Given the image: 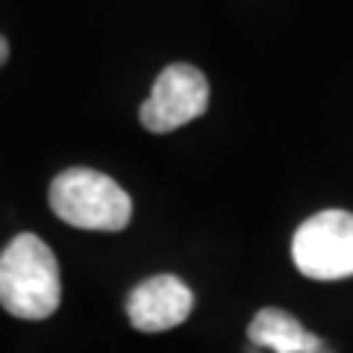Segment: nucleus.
Masks as SVG:
<instances>
[{"instance_id": "20e7f679", "label": "nucleus", "mask_w": 353, "mask_h": 353, "mask_svg": "<svg viewBox=\"0 0 353 353\" xmlns=\"http://www.w3.org/2000/svg\"><path fill=\"white\" fill-rule=\"evenodd\" d=\"M209 106V80L189 62L168 65L150 88V97L139 109V118L150 132H174L201 118Z\"/></svg>"}, {"instance_id": "f257e3e1", "label": "nucleus", "mask_w": 353, "mask_h": 353, "mask_svg": "<svg viewBox=\"0 0 353 353\" xmlns=\"http://www.w3.org/2000/svg\"><path fill=\"white\" fill-rule=\"evenodd\" d=\"M62 280L53 250L39 236L21 233L0 253V303L9 315L41 321L59 309Z\"/></svg>"}, {"instance_id": "f03ea898", "label": "nucleus", "mask_w": 353, "mask_h": 353, "mask_svg": "<svg viewBox=\"0 0 353 353\" xmlns=\"http://www.w3.org/2000/svg\"><path fill=\"white\" fill-rule=\"evenodd\" d=\"M50 209L77 230L118 233L132 218V201L101 171L68 168L50 183Z\"/></svg>"}, {"instance_id": "0eeeda50", "label": "nucleus", "mask_w": 353, "mask_h": 353, "mask_svg": "<svg viewBox=\"0 0 353 353\" xmlns=\"http://www.w3.org/2000/svg\"><path fill=\"white\" fill-rule=\"evenodd\" d=\"M9 59V41L3 39V36H0V65H3Z\"/></svg>"}, {"instance_id": "39448f33", "label": "nucleus", "mask_w": 353, "mask_h": 353, "mask_svg": "<svg viewBox=\"0 0 353 353\" xmlns=\"http://www.w3.org/2000/svg\"><path fill=\"white\" fill-rule=\"evenodd\" d=\"M194 294L174 274H157L139 283L127 297V318L141 333H162L180 327L192 315Z\"/></svg>"}, {"instance_id": "7ed1b4c3", "label": "nucleus", "mask_w": 353, "mask_h": 353, "mask_svg": "<svg viewBox=\"0 0 353 353\" xmlns=\"http://www.w3.org/2000/svg\"><path fill=\"white\" fill-rule=\"evenodd\" d=\"M292 259L309 280L353 277V212L324 209L306 218L292 239Z\"/></svg>"}, {"instance_id": "423d86ee", "label": "nucleus", "mask_w": 353, "mask_h": 353, "mask_svg": "<svg viewBox=\"0 0 353 353\" xmlns=\"http://www.w3.org/2000/svg\"><path fill=\"white\" fill-rule=\"evenodd\" d=\"M250 350H271V353H333L327 347L324 339H318L315 333L297 321L294 315L283 312V309H259L253 315V321L248 327Z\"/></svg>"}]
</instances>
